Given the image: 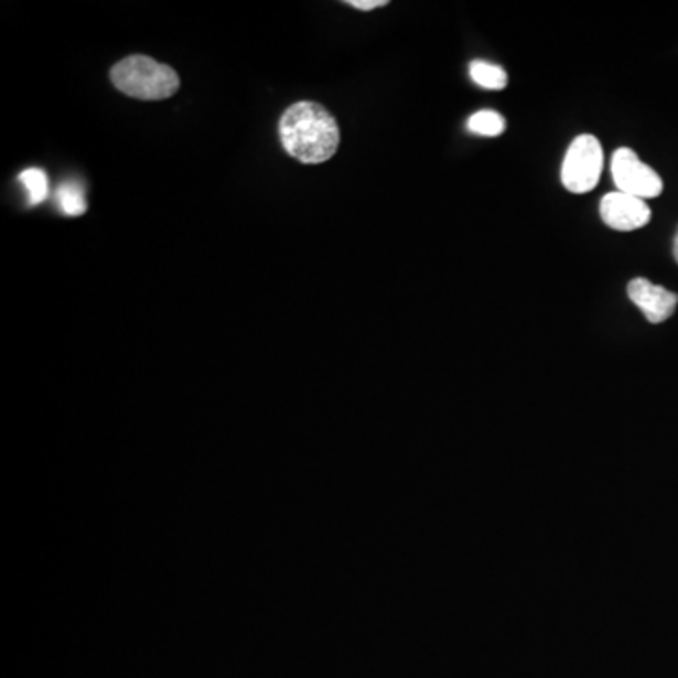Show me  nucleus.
I'll use <instances>...</instances> for the list:
<instances>
[{"instance_id":"obj_1","label":"nucleus","mask_w":678,"mask_h":678,"mask_svg":"<svg viewBox=\"0 0 678 678\" xmlns=\"http://www.w3.org/2000/svg\"><path fill=\"white\" fill-rule=\"evenodd\" d=\"M284 151L304 164H321L336 155L340 127L334 116L316 103L292 104L279 121Z\"/></svg>"},{"instance_id":"obj_6","label":"nucleus","mask_w":678,"mask_h":678,"mask_svg":"<svg viewBox=\"0 0 678 678\" xmlns=\"http://www.w3.org/2000/svg\"><path fill=\"white\" fill-rule=\"evenodd\" d=\"M627 297L653 324L667 321L678 305L677 292L667 291L645 278L633 279L632 283L627 284Z\"/></svg>"},{"instance_id":"obj_12","label":"nucleus","mask_w":678,"mask_h":678,"mask_svg":"<svg viewBox=\"0 0 678 678\" xmlns=\"http://www.w3.org/2000/svg\"><path fill=\"white\" fill-rule=\"evenodd\" d=\"M672 252H675V259H677L678 262V230L677 236H675V246H672Z\"/></svg>"},{"instance_id":"obj_9","label":"nucleus","mask_w":678,"mask_h":678,"mask_svg":"<svg viewBox=\"0 0 678 678\" xmlns=\"http://www.w3.org/2000/svg\"><path fill=\"white\" fill-rule=\"evenodd\" d=\"M57 204L61 212L71 217H79L87 212V202H85L84 189L78 183H65L57 191Z\"/></svg>"},{"instance_id":"obj_11","label":"nucleus","mask_w":678,"mask_h":678,"mask_svg":"<svg viewBox=\"0 0 678 678\" xmlns=\"http://www.w3.org/2000/svg\"><path fill=\"white\" fill-rule=\"evenodd\" d=\"M347 4H349V7L356 8V10H364V12H369V10H375V8L387 7L388 0H349Z\"/></svg>"},{"instance_id":"obj_7","label":"nucleus","mask_w":678,"mask_h":678,"mask_svg":"<svg viewBox=\"0 0 678 678\" xmlns=\"http://www.w3.org/2000/svg\"><path fill=\"white\" fill-rule=\"evenodd\" d=\"M470 76L475 84L491 90H502L507 87V72L499 66L491 65L485 61H475L470 65Z\"/></svg>"},{"instance_id":"obj_10","label":"nucleus","mask_w":678,"mask_h":678,"mask_svg":"<svg viewBox=\"0 0 678 678\" xmlns=\"http://www.w3.org/2000/svg\"><path fill=\"white\" fill-rule=\"evenodd\" d=\"M20 180L23 187L26 189L31 206H36V204H42L45 201V196L50 193V183H47V175H45L44 170H25V172H21Z\"/></svg>"},{"instance_id":"obj_5","label":"nucleus","mask_w":678,"mask_h":678,"mask_svg":"<svg viewBox=\"0 0 678 678\" xmlns=\"http://www.w3.org/2000/svg\"><path fill=\"white\" fill-rule=\"evenodd\" d=\"M601 219L618 233L639 230L650 223L653 212L645 201L629 196V194L609 193L603 196L600 206Z\"/></svg>"},{"instance_id":"obj_3","label":"nucleus","mask_w":678,"mask_h":678,"mask_svg":"<svg viewBox=\"0 0 678 678\" xmlns=\"http://www.w3.org/2000/svg\"><path fill=\"white\" fill-rule=\"evenodd\" d=\"M603 170V149L598 138L582 134L569 146L562 164V183L569 193H590Z\"/></svg>"},{"instance_id":"obj_2","label":"nucleus","mask_w":678,"mask_h":678,"mask_svg":"<svg viewBox=\"0 0 678 678\" xmlns=\"http://www.w3.org/2000/svg\"><path fill=\"white\" fill-rule=\"evenodd\" d=\"M111 84L138 100H164L180 89V76L169 65L146 55H130L110 72Z\"/></svg>"},{"instance_id":"obj_4","label":"nucleus","mask_w":678,"mask_h":678,"mask_svg":"<svg viewBox=\"0 0 678 678\" xmlns=\"http://www.w3.org/2000/svg\"><path fill=\"white\" fill-rule=\"evenodd\" d=\"M611 172L614 185L621 193L641 201L656 198L664 191V181L658 172L641 161L633 149L621 148L614 151Z\"/></svg>"},{"instance_id":"obj_8","label":"nucleus","mask_w":678,"mask_h":678,"mask_svg":"<svg viewBox=\"0 0 678 678\" xmlns=\"http://www.w3.org/2000/svg\"><path fill=\"white\" fill-rule=\"evenodd\" d=\"M505 119L494 110H483L473 114L467 119V129L473 134L486 136V138H494V136L504 134Z\"/></svg>"}]
</instances>
